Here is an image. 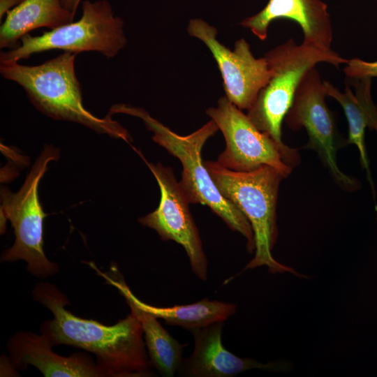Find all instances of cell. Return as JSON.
Listing matches in <instances>:
<instances>
[{
  "label": "cell",
  "instance_id": "1",
  "mask_svg": "<svg viewBox=\"0 0 377 377\" xmlns=\"http://www.w3.org/2000/svg\"><path fill=\"white\" fill-rule=\"evenodd\" d=\"M32 295L53 315L40 326L41 334L52 347L65 344L92 353L110 377L152 376L141 324L133 312L109 326L68 311L70 302L54 284L38 283Z\"/></svg>",
  "mask_w": 377,
  "mask_h": 377
},
{
  "label": "cell",
  "instance_id": "2",
  "mask_svg": "<svg viewBox=\"0 0 377 377\" xmlns=\"http://www.w3.org/2000/svg\"><path fill=\"white\" fill-rule=\"evenodd\" d=\"M75 54L66 52L36 66L17 61L0 62L4 78L20 85L31 103L54 119L72 121L98 133L107 134L127 142L132 140L127 130L108 113L100 118L83 105L82 89L75 71Z\"/></svg>",
  "mask_w": 377,
  "mask_h": 377
},
{
  "label": "cell",
  "instance_id": "3",
  "mask_svg": "<svg viewBox=\"0 0 377 377\" xmlns=\"http://www.w3.org/2000/svg\"><path fill=\"white\" fill-rule=\"evenodd\" d=\"M110 114L122 113L142 119L153 133L152 140L177 157L182 165L179 184L190 204L208 206L232 230L242 235L247 241V250H255L252 227L244 214L219 191L202 159V149L206 141L219 130L211 119L188 135H180L152 117L145 109L129 104H114Z\"/></svg>",
  "mask_w": 377,
  "mask_h": 377
},
{
  "label": "cell",
  "instance_id": "4",
  "mask_svg": "<svg viewBox=\"0 0 377 377\" xmlns=\"http://www.w3.org/2000/svg\"><path fill=\"white\" fill-rule=\"evenodd\" d=\"M204 164L222 195L244 214L252 227L255 255L244 269L266 266L272 274L289 272L306 278L276 261L272 254L278 237L279 187L285 176L268 165L239 172L225 168L217 161H206Z\"/></svg>",
  "mask_w": 377,
  "mask_h": 377
},
{
  "label": "cell",
  "instance_id": "5",
  "mask_svg": "<svg viewBox=\"0 0 377 377\" xmlns=\"http://www.w3.org/2000/svg\"><path fill=\"white\" fill-rule=\"evenodd\" d=\"M272 75L260 89L247 110L246 115L260 131L267 133L283 150L298 154L281 140V124L288 112L303 76L320 62L334 66L346 64L348 59L337 52L325 51L302 43L297 45L289 38L265 54Z\"/></svg>",
  "mask_w": 377,
  "mask_h": 377
},
{
  "label": "cell",
  "instance_id": "6",
  "mask_svg": "<svg viewBox=\"0 0 377 377\" xmlns=\"http://www.w3.org/2000/svg\"><path fill=\"white\" fill-rule=\"evenodd\" d=\"M59 158L57 148L45 145L17 192L13 193L6 186L1 188V215L10 221L15 236L13 246L2 253L1 261L23 260L27 263V270L40 279L59 271V266L50 261L44 252L43 220L46 214L38 193L40 180L48 163Z\"/></svg>",
  "mask_w": 377,
  "mask_h": 377
},
{
  "label": "cell",
  "instance_id": "7",
  "mask_svg": "<svg viewBox=\"0 0 377 377\" xmlns=\"http://www.w3.org/2000/svg\"><path fill=\"white\" fill-rule=\"evenodd\" d=\"M79 20L61 26L40 36L25 34L16 48L1 52L0 62L19 61L45 51L61 50L78 54L94 51L107 59L116 56L127 43L124 21L113 13L106 0L84 1Z\"/></svg>",
  "mask_w": 377,
  "mask_h": 377
},
{
  "label": "cell",
  "instance_id": "8",
  "mask_svg": "<svg viewBox=\"0 0 377 377\" xmlns=\"http://www.w3.org/2000/svg\"><path fill=\"white\" fill-rule=\"evenodd\" d=\"M206 114L216 123L226 140L217 162L225 168L249 172L263 165L279 170L286 177L299 161L298 154L283 150L267 133L256 128L248 116L221 97Z\"/></svg>",
  "mask_w": 377,
  "mask_h": 377
},
{
  "label": "cell",
  "instance_id": "9",
  "mask_svg": "<svg viewBox=\"0 0 377 377\" xmlns=\"http://www.w3.org/2000/svg\"><path fill=\"white\" fill-rule=\"evenodd\" d=\"M325 96L323 81L313 67L303 76L284 119L293 130L302 127L306 130L309 142L305 147L317 152L340 186L354 191L359 187L358 182L342 172L337 163L338 134L334 117L325 103Z\"/></svg>",
  "mask_w": 377,
  "mask_h": 377
},
{
  "label": "cell",
  "instance_id": "10",
  "mask_svg": "<svg viewBox=\"0 0 377 377\" xmlns=\"http://www.w3.org/2000/svg\"><path fill=\"white\" fill-rule=\"evenodd\" d=\"M154 175L161 191L158 207L138 222L154 229L164 241L172 240L182 245L188 257L191 269L199 279L207 278V260L202 249L199 231L189 210L190 204L172 169L161 163H149L134 148Z\"/></svg>",
  "mask_w": 377,
  "mask_h": 377
},
{
  "label": "cell",
  "instance_id": "11",
  "mask_svg": "<svg viewBox=\"0 0 377 377\" xmlns=\"http://www.w3.org/2000/svg\"><path fill=\"white\" fill-rule=\"evenodd\" d=\"M187 31L211 51L221 73L227 98L240 110H248L272 75L265 57L256 58L244 38L237 40L231 51L217 40L216 29L202 19L191 20Z\"/></svg>",
  "mask_w": 377,
  "mask_h": 377
},
{
  "label": "cell",
  "instance_id": "12",
  "mask_svg": "<svg viewBox=\"0 0 377 377\" xmlns=\"http://www.w3.org/2000/svg\"><path fill=\"white\" fill-rule=\"evenodd\" d=\"M223 325L224 321H219L191 331L194 339V350L189 357L183 359L178 369L181 376L230 377L253 369L276 371L290 369L288 362L264 364L234 355L222 343Z\"/></svg>",
  "mask_w": 377,
  "mask_h": 377
},
{
  "label": "cell",
  "instance_id": "13",
  "mask_svg": "<svg viewBox=\"0 0 377 377\" xmlns=\"http://www.w3.org/2000/svg\"><path fill=\"white\" fill-rule=\"evenodd\" d=\"M42 334L20 331L8 341V360L15 370L28 365L38 369L45 377H106L108 373L85 353L64 357L52 350Z\"/></svg>",
  "mask_w": 377,
  "mask_h": 377
},
{
  "label": "cell",
  "instance_id": "14",
  "mask_svg": "<svg viewBox=\"0 0 377 377\" xmlns=\"http://www.w3.org/2000/svg\"><path fill=\"white\" fill-rule=\"evenodd\" d=\"M279 18L296 22L303 31V43L322 50H331L333 35L330 16L327 5L320 0H269L259 13L243 20L240 24L264 40L270 23Z\"/></svg>",
  "mask_w": 377,
  "mask_h": 377
},
{
  "label": "cell",
  "instance_id": "15",
  "mask_svg": "<svg viewBox=\"0 0 377 377\" xmlns=\"http://www.w3.org/2000/svg\"><path fill=\"white\" fill-rule=\"evenodd\" d=\"M102 276L117 289L124 290L138 306L157 318H162L168 325L180 326L189 331L225 321L236 311L237 306L234 304L207 298L189 304L167 307L153 306L141 301L131 292L117 267H112L109 273Z\"/></svg>",
  "mask_w": 377,
  "mask_h": 377
},
{
  "label": "cell",
  "instance_id": "16",
  "mask_svg": "<svg viewBox=\"0 0 377 377\" xmlns=\"http://www.w3.org/2000/svg\"><path fill=\"white\" fill-rule=\"evenodd\" d=\"M354 80L355 94L348 85L346 86L344 92H340L328 81H323L324 89L326 95L334 98L343 108L348 123L346 143L357 147L361 164L372 186L364 134L367 127L370 129L377 127V107L371 96V78Z\"/></svg>",
  "mask_w": 377,
  "mask_h": 377
},
{
  "label": "cell",
  "instance_id": "17",
  "mask_svg": "<svg viewBox=\"0 0 377 377\" xmlns=\"http://www.w3.org/2000/svg\"><path fill=\"white\" fill-rule=\"evenodd\" d=\"M74 17L62 0H24L6 13L0 27V47L16 48L29 31L40 27L54 29L73 22Z\"/></svg>",
  "mask_w": 377,
  "mask_h": 377
},
{
  "label": "cell",
  "instance_id": "18",
  "mask_svg": "<svg viewBox=\"0 0 377 377\" xmlns=\"http://www.w3.org/2000/svg\"><path fill=\"white\" fill-rule=\"evenodd\" d=\"M117 290L141 324L152 365L161 375L173 376L183 360V346L163 327L155 316L138 306L124 290Z\"/></svg>",
  "mask_w": 377,
  "mask_h": 377
},
{
  "label": "cell",
  "instance_id": "19",
  "mask_svg": "<svg viewBox=\"0 0 377 377\" xmlns=\"http://www.w3.org/2000/svg\"><path fill=\"white\" fill-rule=\"evenodd\" d=\"M343 68L345 74L352 79L377 77V61H366L359 58L348 60Z\"/></svg>",
  "mask_w": 377,
  "mask_h": 377
},
{
  "label": "cell",
  "instance_id": "20",
  "mask_svg": "<svg viewBox=\"0 0 377 377\" xmlns=\"http://www.w3.org/2000/svg\"><path fill=\"white\" fill-rule=\"evenodd\" d=\"M24 0H0V20L6 14L10 8L15 7Z\"/></svg>",
  "mask_w": 377,
  "mask_h": 377
},
{
  "label": "cell",
  "instance_id": "21",
  "mask_svg": "<svg viewBox=\"0 0 377 377\" xmlns=\"http://www.w3.org/2000/svg\"><path fill=\"white\" fill-rule=\"evenodd\" d=\"M76 0H62V3L64 6L72 11V13L75 15L77 7H76Z\"/></svg>",
  "mask_w": 377,
  "mask_h": 377
},
{
  "label": "cell",
  "instance_id": "22",
  "mask_svg": "<svg viewBox=\"0 0 377 377\" xmlns=\"http://www.w3.org/2000/svg\"><path fill=\"white\" fill-rule=\"evenodd\" d=\"M80 1H81V0H76V2H75V3H76V7H77V6H78V5H79V3H80Z\"/></svg>",
  "mask_w": 377,
  "mask_h": 377
},
{
  "label": "cell",
  "instance_id": "23",
  "mask_svg": "<svg viewBox=\"0 0 377 377\" xmlns=\"http://www.w3.org/2000/svg\"><path fill=\"white\" fill-rule=\"evenodd\" d=\"M376 131V132L377 133V127L374 129Z\"/></svg>",
  "mask_w": 377,
  "mask_h": 377
}]
</instances>
